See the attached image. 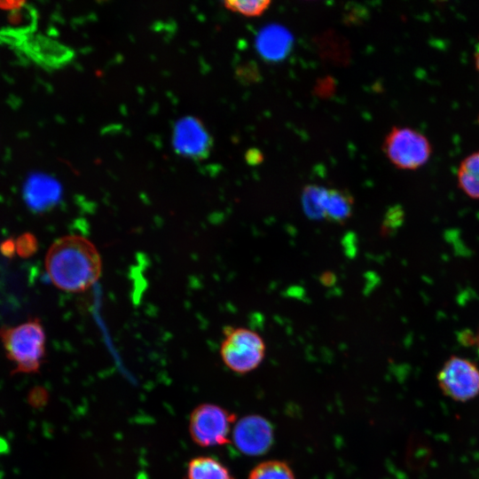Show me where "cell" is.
Returning a JSON list of instances; mask_svg holds the SVG:
<instances>
[{
	"label": "cell",
	"mask_w": 479,
	"mask_h": 479,
	"mask_svg": "<svg viewBox=\"0 0 479 479\" xmlns=\"http://www.w3.org/2000/svg\"><path fill=\"white\" fill-rule=\"evenodd\" d=\"M236 447L247 455H261L273 441L271 425L264 418L250 415L240 420L232 430Z\"/></svg>",
	"instance_id": "ba28073f"
},
{
	"label": "cell",
	"mask_w": 479,
	"mask_h": 479,
	"mask_svg": "<svg viewBox=\"0 0 479 479\" xmlns=\"http://www.w3.org/2000/svg\"><path fill=\"white\" fill-rule=\"evenodd\" d=\"M475 66H476L477 71L479 73V40H478V42L476 43V46H475Z\"/></svg>",
	"instance_id": "ffe728a7"
},
{
	"label": "cell",
	"mask_w": 479,
	"mask_h": 479,
	"mask_svg": "<svg viewBox=\"0 0 479 479\" xmlns=\"http://www.w3.org/2000/svg\"><path fill=\"white\" fill-rule=\"evenodd\" d=\"M442 391L453 400L466 402L479 394V369L470 360L452 356L437 374Z\"/></svg>",
	"instance_id": "8992f818"
},
{
	"label": "cell",
	"mask_w": 479,
	"mask_h": 479,
	"mask_svg": "<svg viewBox=\"0 0 479 479\" xmlns=\"http://www.w3.org/2000/svg\"><path fill=\"white\" fill-rule=\"evenodd\" d=\"M45 332L39 318L0 329L7 357L15 364L13 373H38L45 356Z\"/></svg>",
	"instance_id": "7a4b0ae2"
},
{
	"label": "cell",
	"mask_w": 479,
	"mask_h": 479,
	"mask_svg": "<svg viewBox=\"0 0 479 479\" xmlns=\"http://www.w3.org/2000/svg\"><path fill=\"white\" fill-rule=\"evenodd\" d=\"M172 144L175 152L179 155L193 160H204L211 152L213 138L199 118L187 115L175 122Z\"/></svg>",
	"instance_id": "52a82bcc"
},
{
	"label": "cell",
	"mask_w": 479,
	"mask_h": 479,
	"mask_svg": "<svg viewBox=\"0 0 479 479\" xmlns=\"http://www.w3.org/2000/svg\"><path fill=\"white\" fill-rule=\"evenodd\" d=\"M25 199L30 208L37 211L46 210L59 200V184L53 178L37 175L29 178L25 187Z\"/></svg>",
	"instance_id": "9c48e42d"
},
{
	"label": "cell",
	"mask_w": 479,
	"mask_h": 479,
	"mask_svg": "<svg viewBox=\"0 0 479 479\" xmlns=\"http://www.w3.org/2000/svg\"><path fill=\"white\" fill-rule=\"evenodd\" d=\"M0 251L5 256H12L16 251L15 241L12 239L4 240L0 245Z\"/></svg>",
	"instance_id": "d6986e66"
},
{
	"label": "cell",
	"mask_w": 479,
	"mask_h": 479,
	"mask_svg": "<svg viewBox=\"0 0 479 479\" xmlns=\"http://www.w3.org/2000/svg\"><path fill=\"white\" fill-rule=\"evenodd\" d=\"M45 269L55 287L69 293L90 289L102 273V259L87 238L72 234L56 240L45 256Z\"/></svg>",
	"instance_id": "6da1fadb"
},
{
	"label": "cell",
	"mask_w": 479,
	"mask_h": 479,
	"mask_svg": "<svg viewBox=\"0 0 479 479\" xmlns=\"http://www.w3.org/2000/svg\"><path fill=\"white\" fill-rule=\"evenodd\" d=\"M354 198L348 191L337 188L326 189L322 203V218L343 224L352 216Z\"/></svg>",
	"instance_id": "30bf717a"
},
{
	"label": "cell",
	"mask_w": 479,
	"mask_h": 479,
	"mask_svg": "<svg viewBox=\"0 0 479 479\" xmlns=\"http://www.w3.org/2000/svg\"><path fill=\"white\" fill-rule=\"evenodd\" d=\"M29 403L33 406H40L44 404L46 400V393L45 390L41 388H35L34 389L28 397Z\"/></svg>",
	"instance_id": "ac0fdd59"
},
{
	"label": "cell",
	"mask_w": 479,
	"mask_h": 479,
	"mask_svg": "<svg viewBox=\"0 0 479 479\" xmlns=\"http://www.w3.org/2000/svg\"><path fill=\"white\" fill-rule=\"evenodd\" d=\"M382 149L389 161L401 169H416L431 155L428 138L408 127H393L385 137Z\"/></svg>",
	"instance_id": "277c9868"
},
{
	"label": "cell",
	"mask_w": 479,
	"mask_h": 479,
	"mask_svg": "<svg viewBox=\"0 0 479 479\" xmlns=\"http://www.w3.org/2000/svg\"><path fill=\"white\" fill-rule=\"evenodd\" d=\"M248 479H295L291 467L280 460H268L258 464Z\"/></svg>",
	"instance_id": "5bb4252c"
},
{
	"label": "cell",
	"mask_w": 479,
	"mask_h": 479,
	"mask_svg": "<svg viewBox=\"0 0 479 479\" xmlns=\"http://www.w3.org/2000/svg\"><path fill=\"white\" fill-rule=\"evenodd\" d=\"M271 4L269 0L225 1L224 5L226 9L246 17H257L262 15Z\"/></svg>",
	"instance_id": "2e32d148"
},
{
	"label": "cell",
	"mask_w": 479,
	"mask_h": 479,
	"mask_svg": "<svg viewBox=\"0 0 479 479\" xmlns=\"http://www.w3.org/2000/svg\"><path fill=\"white\" fill-rule=\"evenodd\" d=\"M457 179L459 187L465 194L479 200V151L469 154L460 162Z\"/></svg>",
	"instance_id": "7c38bea8"
},
{
	"label": "cell",
	"mask_w": 479,
	"mask_h": 479,
	"mask_svg": "<svg viewBox=\"0 0 479 479\" xmlns=\"http://www.w3.org/2000/svg\"><path fill=\"white\" fill-rule=\"evenodd\" d=\"M187 479H234L227 467L212 457H196L187 466Z\"/></svg>",
	"instance_id": "8fae6325"
},
{
	"label": "cell",
	"mask_w": 479,
	"mask_h": 479,
	"mask_svg": "<svg viewBox=\"0 0 479 479\" xmlns=\"http://www.w3.org/2000/svg\"><path fill=\"white\" fill-rule=\"evenodd\" d=\"M235 415L213 404H201L190 415L189 432L193 442L201 447L224 445L230 442Z\"/></svg>",
	"instance_id": "5b68a950"
},
{
	"label": "cell",
	"mask_w": 479,
	"mask_h": 479,
	"mask_svg": "<svg viewBox=\"0 0 479 479\" xmlns=\"http://www.w3.org/2000/svg\"><path fill=\"white\" fill-rule=\"evenodd\" d=\"M16 252L21 257L27 258L33 255L38 248V241L34 234L26 232L21 234L15 241Z\"/></svg>",
	"instance_id": "e0dca14e"
},
{
	"label": "cell",
	"mask_w": 479,
	"mask_h": 479,
	"mask_svg": "<svg viewBox=\"0 0 479 479\" xmlns=\"http://www.w3.org/2000/svg\"><path fill=\"white\" fill-rule=\"evenodd\" d=\"M472 340H473V344L476 347V349L479 354V333H477Z\"/></svg>",
	"instance_id": "44dd1931"
},
{
	"label": "cell",
	"mask_w": 479,
	"mask_h": 479,
	"mask_svg": "<svg viewBox=\"0 0 479 479\" xmlns=\"http://www.w3.org/2000/svg\"><path fill=\"white\" fill-rule=\"evenodd\" d=\"M326 188L310 185L302 191V205L310 218H322V203Z\"/></svg>",
	"instance_id": "9a60e30c"
},
{
	"label": "cell",
	"mask_w": 479,
	"mask_h": 479,
	"mask_svg": "<svg viewBox=\"0 0 479 479\" xmlns=\"http://www.w3.org/2000/svg\"><path fill=\"white\" fill-rule=\"evenodd\" d=\"M265 349L264 340L257 332L241 326L224 328L220 356L232 372L244 374L256 369L265 357Z\"/></svg>",
	"instance_id": "3957f363"
},
{
	"label": "cell",
	"mask_w": 479,
	"mask_h": 479,
	"mask_svg": "<svg viewBox=\"0 0 479 479\" xmlns=\"http://www.w3.org/2000/svg\"><path fill=\"white\" fill-rule=\"evenodd\" d=\"M289 35L283 29L270 27L263 31L258 39L259 50L268 59L283 57L289 45Z\"/></svg>",
	"instance_id": "4fadbf2b"
}]
</instances>
